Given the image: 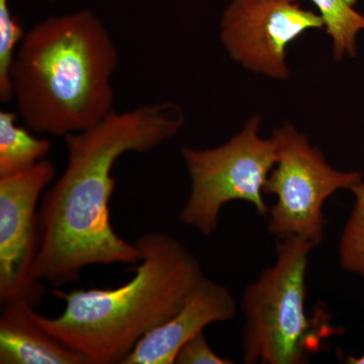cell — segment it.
Instances as JSON below:
<instances>
[{
	"label": "cell",
	"instance_id": "cell-1",
	"mask_svg": "<svg viewBox=\"0 0 364 364\" xmlns=\"http://www.w3.org/2000/svg\"><path fill=\"white\" fill-rule=\"evenodd\" d=\"M184 114L164 102L112 112L102 121L65 136L63 173L45 191L39 208L40 249L35 277L60 289L93 265H136L140 250L112 225V170L127 153H145L181 132Z\"/></svg>",
	"mask_w": 364,
	"mask_h": 364
},
{
	"label": "cell",
	"instance_id": "cell-2",
	"mask_svg": "<svg viewBox=\"0 0 364 364\" xmlns=\"http://www.w3.org/2000/svg\"><path fill=\"white\" fill-rule=\"evenodd\" d=\"M119 51L90 9L50 16L21 40L11 68L18 116L33 133L64 136L114 112Z\"/></svg>",
	"mask_w": 364,
	"mask_h": 364
},
{
	"label": "cell",
	"instance_id": "cell-3",
	"mask_svg": "<svg viewBox=\"0 0 364 364\" xmlns=\"http://www.w3.org/2000/svg\"><path fill=\"white\" fill-rule=\"evenodd\" d=\"M135 243L140 260L123 286L55 289L53 296L65 303L61 315L47 317L33 310L43 329L90 364H123L146 334L181 310L205 277L195 254L168 234L148 232Z\"/></svg>",
	"mask_w": 364,
	"mask_h": 364
},
{
	"label": "cell",
	"instance_id": "cell-4",
	"mask_svg": "<svg viewBox=\"0 0 364 364\" xmlns=\"http://www.w3.org/2000/svg\"><path fill=\"white\" fill-rule=\"evenodd\" d=\"M314 248L301 237L279 240L274 264L246 287L242 301L244 363H306L334 334L335 327L323 313L315 318L306 314V268Z\"/></svg>",
	"mask_w": 364,
	"mask_h": 364
},
{
	"label": "cell",
	"instance_id": "cell-5",
	"mask_svg": "<svg viewBox=\"0 0 364 364\" xmlns=\"http://www.w3.org/2000/svg\"><path fill=\"white\" fill-rule=\"evenodd\" d=\"M259 127L260 117L254 116L221 146L181 148L191 178V193L179 213L182 224L210 236L217 231L222 208L233 200L250 203L258 214L268 215L263 193L277 162V145L273 138H261Z\"/></svg>",
	"mask_w": 364,
	"mask_h": 364
},
{
	"label": "cell",
	"instance_id": "cell-6",
	"mask_svg": "<svg viewBox=\"0 0 364 364\" xmlns=\"http://www.w3.org/2000/svg\"><path fill=\"white\" fill-rule=\"evenodd\" d=\"M272 138L277 162L264 193L277 196V203L269 208L268 230L279 240L301 237L318 247L324 239V203L340 189L351 191L363 181V174L333 168L291 124H284Z\"/></svg>",
	"mask_w": 364,
	"mask_h": 364
},
{
	"label": "cell",
	"instance_id": "cell-7",
	"mask_svg": "<svg viewBox=\"0 0 364 364\" xmlns=\"http://www.w3.org/2000/svg\"><path fill=\"white\" fill-rule=\"evenodd\" d=\"M56 176L45 159L16 176L0 178V303L26 301L37 308L45 282L35 277L40 249V200Z\"/></svg>",
	"mask_w": 364,
	"mask_h": 364
},
{
	"label": "cell",
	"instance_id": "cell-8",
	"mask_svg": "<svg viewBox=\"0 0 364 364\" xmlns=\"http://www.w3.org/2000/svg\"><path fill=\"white\" fill-rule=\"evenodd\" d=\"M325 28L322 16L298 0H232L223 13L221 40L232 59L248 70L284 80L289 46L310 30Z\"/></svg>",
	"mask_w": 364,
	"mask_h": 364
},
{
	"label": "cell",
	"instance_id": "cell-9",
	"mask_svg": "<svg viewBox=\"0 0 364 364\" xmlns=\"http://www.w3.org/2000/svg\"><path fill=\"white\" fill-rule=\"evenodd\" d=\"M236 311L229 289L203 277L181 310L146 334L123 364H174L182 345L207 326L232 320Z\"/></svg>",
	"mask_w": 364,
	"mask_h": 364
},
{
	"label": "cell",
	"instance_id": "cell-10",
	"mask_svg": "<svg viewBox=\"0 0 364 364\" xmlns=\"http://www.w3.org/2000/svg\"><path fill=\"white\" fill-rule=\"evenodd\" d=\"M0 363L90 364L82 354L43 329L26 301L1 305Z\"/></svg>",
	"mask_w": 364,
	"mask_h": 364
},
{
	"label": "cell",
	"instance_id": "cell-11",
	"mask_svg": "<svg viewBox=\"0 0 364 364\" xmlns=\"http://www.w3.org/2000/svg\"><path fill=\"white\" fill-rule=\"evenodd\" d=\"M18 124V114L0 112V178L20 174L46 159L52 144Z\"/></svg>",
	"mask_w": 364,
	"mask_h": 364
},
{
	"label": "cell",
	"instance_id": "cell-12",
	"mask_svg": "<svg viewBox=\"0 0 364 364\" xmlns=\"http://www.w3.org/2000/svg\"><path fill=\"white\" fill-rule=\"evenodd\" d=\"M322 16L333 42L335 60L354 57L358 53V33L364 31V16L356 11L358 0H311Z\"/></svg>",
	"mask_w": 364,
	"mask_h": 364
},
{
	"label": "cell",
	"instance_id": "cell-13",
	"mask_svg": "<svg viewBox=\"0 0 364 364\" xmlns=\"http://www.w3.org/2000/svg\"><path fill=\"white\" fill-rule=\"evenodd\" d=\"M353 210L340 241V264L344 269L364 277V182L351 188Z\"/></svg>",
	"mask_w": 364,
	"mask_h": 364
},
{
	"label": "cell",
	"instance_id": "cell-14",
	"mask_svg": "<svg viewBox=\"0 0 364 364\" xmlns=\"http://www.w3.org/2000/svg\"><path fill=\"white\" fill-rule=\"evenodd\" d=\"M25 33L11 13L9 0H0V100L4 102L13 100L9 74Z\"/></svg>",
	"mask_w": 364,
	"mask_h": 364
},
{
	"label": "cell",
	"instance_id": "cell-15",
	"mask_svg": "<svg viewBox=\"0 0 364 364\" xmlns=\"http://www.w3.org/2000/svg\"><path fill=\"white\" fill-rule=\"evenodd\" d=\"M176 364H231L234 361L230 358L218 355L208 344L203 331L198 333L193 338L182 345L177 352Z\"/></svg>",
	"mask_w": 364,
	"mask_h": 364
},
{
	"label": "cell",
	"instance_id": "cell-16",
	"mask_svg": "<svg viewBox=\"0 0 364 364\" xmlns=\"http://www.w3.org/2000/svg\"><path fill=\"white\" fill-rule=\"evenodd\" d=\"M347 363L349 364H364V354L360 358H355V356H349L347 358Z\"/></svg>",
	"mask_w": 364,
	"mask_h": 364
},
{
	"label": "cell",
	"instance_id": "cell-17",
	"mask_svg": "<svg viewBox=\"0 0 364 364\" xmlns=\"http://www.w3.org/2000/svg\"><path fill=\"white\" fill-rule=\"evenodd\" d=\"M53 1H54V0H53Z\"/></svg>",
	"mask_w": 364,
	"mask_h": 364
}]
</instances>
